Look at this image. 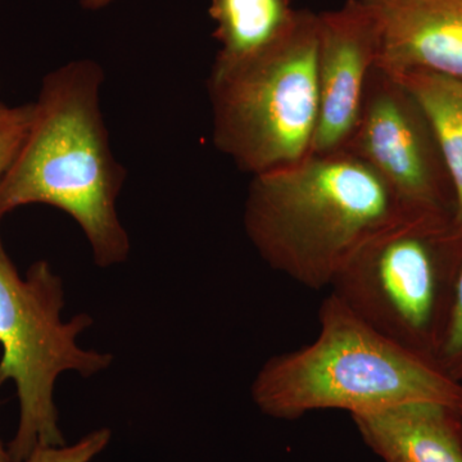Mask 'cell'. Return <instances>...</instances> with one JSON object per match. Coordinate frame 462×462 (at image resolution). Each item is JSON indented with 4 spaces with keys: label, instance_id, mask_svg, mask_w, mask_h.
Instances as JSON below:
<instances>
[{
    "label": "cell",
    "instance_id": "cell-1",
    "mask_svg": "<svg viewBox=\"0 0 462 462\" xmlns=\"http://www.w3.org/2000/svg\"><path fill=\"white\" fill-rule=\"evenodd\" d=\"M103 83L93 60L44 76L25 142L0 179V221L18 207H56L84 231L97 266L107 269L129 257L130 239L117 214L126 171L109 144Z\"/></svg>",
    "mask_w": 462,
    "mask_h": 462
},
{
    "label": "cell",
    "instance_id": "cell-2",
    "mask_svg": "<svg viewBox=\"0 0 462 462\" xmlns=\"http://www.w3.org/2000/svg\"><path fill=\"white\" fill-rule=\"evenodd\" d=\"M411 214L373 167L339 151L254 175L243 223L273 270L322 291L367 240Z\"/></svg>",
    "mask_w": 462,
    "mask_h": 462
},
{
    "label": "cell",
    "instance_id": "cell-3",
    "mask_svg": "<svg viewBox=\"0 0 462 462\" xmlns=\"http://www.w3.org/2000/svg\"><path fill=\"white\" fill-rule=\"evenodd\" d=\"M460 383L392 342L330 293L312 342L273 356L258 370L251 396L264 415L296 420L339 410L349 415L413 401L457 404Z\"/></svg>",
    "mask_w": 462,
    "mask_h": 462
},
{
    "label": "cell",
    "instance_id": "cell-4",
    "mask_svg": "<svg viewBox=\"0 0 462 462\" xmlns=\"http://www.w3.org/2000/svg\"><path fill=\"white\" fill-rule=\"evenodd\" d=\"M462 252L452 218L411 214L358 249L330 293L361 320L434 364Z\"/></svg>",
    "mask_w": 462,
    "mask_h": 462
},
{
    "label": "cell",
    "instance_id": "cell-5",
    "mask_svg": "<svg viewBox=\"0 0 462 462\" xmlns=\"http://www.w3.org/2000/svg\"><path fill=\"white\" fill-rule=\"evenodd\" d=\"M212 142L242 171L300 162L319 121L318 14L300 9L293 30L263 56L207 80Z\"/></svg>",
    "mask_w": 462,
    "mask_h": 462
},
{
    "label": "cell",
    "instance_id": "cell-6",
    "mask_svg": "<svg viewBox=\"0 0 462 462\" xmlns=\"http://www.w3.org/2000/svg\"><path fill=\"white\" fill-rule=\"evenodd\" d=\"M63 309L65 288L51 264L38 261L21 276L0 238V378L14 382L20 410L8 445L14 462L25 461L36 447L66 445L54 402L60 375L90 378L114 363L112 355L78 345L93 318L65 321Z\"/></svg>",
    "mask_w": 462,
    "mask_h": 462
},
{
    "label": "cell",
    "instance_id": "cell-7",
    "mask_svg": "<svg viewBox=\"0 0 462 462\" xmlns=\"http://www.w3.org/2000/svg\"><path fill=\"white\" fill-rule=\"evenodd\" d=\"M343 151L373 167L413 214L454 220V184L430 120L418 99L378 67Z\"/></svg>",
    "mask_w": 462,
    "mask_h": 462
},
{
    "label": "cell",
    "instance_id": "cell-8",
    "mask_svg": "<svg viewBox=\"0 0 462 462\" xmlns=\"http://www.w3.org/2000/svg\"><path fill=\"white\" fill-rule=\"evenodd\" d=\"M378 50V29L364 0L318 14L319 121L311 153H334L348 144Z\"/></svg>",
    "mask_w": 462,
    "mask_h": 462
},
{
    "label": "cell",
    "instance_id": "cell-9",
    "mask_svg": "<svg viewBox=\"0 0 462 462\" xmlns=\"http://www.w3.org/2000/svg\"><path fill=\"white\" fill-rule=\"evenodd\" d=\"M364 2L378 29L375 67L462 79V0Z\"/></svg>",
    "mask_w": 462,
    "mask_h": 462
},
{
    "label": "cell",
    "instance_id": "cell-10",
    "mask_svg": "<svg viewBox=\"0 0 462 462\" xmlns=\"http://www.w3.org/2000/svg\"><path fill=\"white\" fill-rule=\"evenodd\" d=\"M351 418L383 462H462V427L454 404L413 401Z\"/></svg>",
    "mask_w": 462,
    "mask_h": 462
},
{
    "label": "cell",
    "instance_id": "cell-11",
    "mask_svg": "<svg viewBox=\"0 0 462 462\" xmlns=\"http://www.w3.org/2000/svg\"><path fill=\"white\" fill-rule=\"evenodd\" d=\"M300 9L291 0H209L220 44L209 75H220L263 56L293 30Z\"/></svg>",
    "mask_w": 462,
    "mask_h": 462
},
{
    "label": "cell",
    "instance_id": "cell-12",
    "mask_svg": "<svg viewBox=\"0 0 462 462\" xmlns=\"http://www.w3.org/2000/svg\"><path fill=\"white\" fill-rule=\"evenodd\" d=\"M418 99L436 132L455 189V225L462 231V79L433 72L389 74Z\"/></svg>",
    "mask_w": 462,
    "mask_h": 462
},
{
    "label": "cell",
    "instance_id": "cell-13",
    "mask_svg": "<svg viewBox=\"0 0 462 462\" xmlns=\"http://www.w3.org/2000/svg\"><path fill=\"white\" fill-rule=\"evenodd\" d=\"M434 364L438 369L455 382L462 383V252L454 284L442 339Z\"/></svg>",
    "mask_w": 462,
    "mask_h": 462
},
{
    "label": "cell",
    "instance_id": "cell-14",
    "mask_svg": "<svg viewBox=\"0 0 462 462\" xmlns=\"http://www.w3.org/2000/svg\"><path fill=\"white\" fill-rule=\"evenodd\" d=\"M35 105L0 106V179L14 163L32 126Z\"/></svg>",
    "mask_w": 462,
    "mask_h": 462
},
{
    "label": "cell",
    "instance_id": "cell-15",
    "mask_svg": "<svg viewBox=\"0 0 462 462\" xmlns=\"http://www.w3.org/2000/svg\"><path fill=\"white\" fill-rule=\"evenodd\" d=\"M111 430H94L74 445L36 447L23 462H91L102 454L111 440Z\"/></svg>",
    "mask_w": 462,
    "mask_h": 462
},
{
    "label": "cell",
    "instance_id": "cell-16",
    "mask_svg": "<svg viewBox=\"0 0 462 462\" xmlns=\"http://www.w3.org/2000/svg\"><path fill=\"white\" fill-rule=\"evenodd\" d=\"M79 2H80L81 7L88 11H100V9L108 7L115 0H79Z\"/></svg>",
    "mask_w": 462,
    "mask_h": 462
},
{
    "label": "cell",
    "instance_id": "cell-17",
    "mask_svg": "<svg viewBox=\"0 0 462 462\" xmlns=\"http://www.w3.org/2000/svg\"><path fill=\"white\" fill-rule=\"evenodd\" d=\"M3 384H5V383H3L2 378H0V389H2ZM0 403H2V400H0ZM0 462H14L11 454H9L8 446L5 445L2 437H0Z\"/></svg>",
    "mask_w": 462,
    "mask_h": 462
},
{
    "label": "cell",
    "instance_id": "cell-18",
    "mask_svg": "<svg viewBox=\"0 0 462 462\" xmlns=\"http://www.w3.org/2000/svg\"><path fill=\"white\" fill-rule=\"evenodd\" d=\"M456 411H457L458 419H460L461 427H462V383H461V394H460V398H458L457 404H456Z\"/></svg>",
    "mask_w": 462,
    "mask_h": 462
},
{
    "label": "cell",
    "instance_id": "cell-19",
    "mask_svg": "<svg viewBox=\"0 0 462 462\" xmlns=\"http://www.w3.org/2000/svg\"><path fill=\"white\" fill-rule=\"evenodd\" d=\"M2 105H3V103H0V106H2Z\"/></svg>",
    "mask_w": 462,
    "mask_h": 462
}]
</instances>
